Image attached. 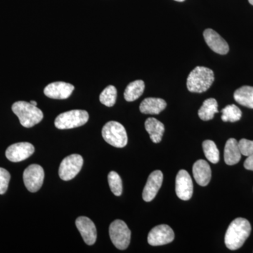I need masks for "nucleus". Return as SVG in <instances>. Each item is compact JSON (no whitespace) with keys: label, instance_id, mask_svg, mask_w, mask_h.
I'll return each instance as SVG.
<instances>
[{"label":"nucleus","instance_id":"nucleus-7","mask_svg":"<svg viewBox=\"0 0 253 253\" xmlns=\"http://www.w3.org/2000/svg\"><path fill=\"white\" fill-rule=\"evenodd\" d=\"M83 166V158L81 155H70L65 158L60 165V178L63 181L71 180L80 172Z\"/></svg>","mask_w":253,"mask_h":253},{"label":"nucleus","instance_id":"nucleus-20","mask_svg":"<svg viewBox=\"0 0 253 253\" xmlns=\"http://www.w3.org/2000/svg\"><path fill=\"white\" fill-rule=\"evenodd\" d=\"M234 97L239 104L253 109V86H241L235 91Z\"/></svg>","mask_w":253,"mask_h":253},{"label":"nucleus","instance_id":"nucleus-26","mask_svg":"<svg viewBox=\"0 0 253 253\" xmlns=\"http://www.w3.org/2000/svg\"><path fill=\"white\" fill-rule=\"evenodd\" d=\"M108 181L111 191L116 196H121L123 193V181L117 172L111 171L108 175Z\"/></svg>","mask_w":253,"mask_h":253},{"label":"nucleus","instance_id":"nucleus-30","mask_svg":"<svg viewBox=\"0 0 253 253\" xmlns=\"http://www.w3.org/2000/svg\"><path fill=\"white\" fill-rule=\"evenodd\" d=\"M30 103H31V104H33V106H37V105H38V104H37L36 101H31V102H30Z\"/></svg>","mask_w":253,"mask_h":253},{"label":"nucleus","instance_id":"nucleus-3","mask_svg":"<svg viewBox=\"0 0 253 253\" xmlns=\"http://www.w3.org/2000/svg\"><path fill=\"white\" fill-rule=\"evenodd\" d=\"M13 112L24 127L30 128L41 122L44 117L42 111L26 101H17L12 105Z\"/></svg>","mask_w":253,"mask_h":253},{"label":"nucleus","instance_id":"nucleus-23","mask_svg":"<svg viewBox=\"0 0 253 253\" xmlns=\"http://www.w3.org/2000/svg\"><path fill=\"white\" fill-rule=\"evenodd\" d=\"M221 120L224 122H237L242 117V112L236 105H228L221 110Z\"/></svg>","mask_w":253,"mask_h":253},{"label":"nucleus","instance_id":"nucleus-14","mask_svg":"<svg viewBox=\"0 0 253 253\" xmlns=\"http://www.w3.org/2000/svg\"><path fill=\"white\" fill-rule=\"evenodd\" d=\"M76 224L85 244L89 246L94 245L97 237L96 228L94 222L89 218L79 217L76 219Z\"/></svg>","mask_w":253,"mask_h":253},{"label":"nucleus","instance_id":"nucleus-21","mask_svg":"<svg viewBox=\"0 0 253 253\" xmlns=\"http://www.w3.org/2000/svg\"><path fill=\"white\" fill-rule=\"evenodd\" d=\"M145 83L143 81H135L129 83L124 92L125 99L131 102L139 99L144 93Z\"/></svg>","mask_w":253,"mask_h":253},{"label":"nucleus","instance_id":"nucleus-19","mask_svg":"<svg viewBox=\"0 0 253 253\" xmlns=\"http://www.w3.org/2000/svg\"><path fill=\"white\" fill-rule=\"evenodd\" d=\"M145 129L147 131L151 141L155 144L161 142L165 131V126L162 123L154 118H149L145 121Z\"/></svg>","mask_w":253,"mask_h":253},{"label":"nucleus","instance_id":"nucleus-10","mask_svg":"<svg viewBox=\"0 0 253 253\" xmlns=\"http://www.w3.org/2000/svg\"><path fill=\"white\" fill-rule=\"evenodd\" d=\"M175 191L176 196L183 201H189L192 197L194 186L187 171L181 169L178 172L175 181Z\"/></svg>","mask_w":253,"mask_h":253},{"label":"nucleus","instance_id":"nucleus-22","mask_svg":"<svg viewBox=\"0 0 253 253\" xmlns=\"http://www.w3.org/2000/svg\"><path fill=\"white\" fill-rule=\"evenodd\" d=\"M219 112L218 111V104L216 99L211 98L206 99L200 108L199 116L201 120L204 121H208L214 118V114Z\"/></svg>","mask_w":253,"mask_h":253},{"label":"nucleus","instance_id":"nucleus-8","mask_svg":"<svg viewBox=\"0 0 253 253\" xmlns=\"http://www.w3.org/2000/svg\"><path fill=\"white\" fill-rule=\"evenodd\" d=\"M44 179V169L39 165H31L23 172L25 186L32 193L37 192L41 189Z\"/></svg>","mask_w":253,"mask_h":253},{"label":"nucleus","instance_id":"nucleus-5","mask_svg":"<svg viewBox=\"0 0 253 253\" xmlns=\"http://www.w3.org/2000/svg\"><path fill=\"white\" fill-rule=\"evenodd\" d=\"M102 136L105 141L117 148H123L127 144V134L126 128L116 121L106 123L102 129Z\"/></svg>","mask_w":253,"mask_h":253},{"label":"nucleus","instance_id":"nucleus-24","mask_svg":"<svg viewBox=\"0 0 253 253\" xmlns=\"http://www.w3.org/2000/svg\"><path fill=\"white\" fill-rule=\"evenodd\" d=\"M205 156L210 162L216 164L219 161V151L214 141L206 140L203 143Z\"/></svg>","mask_w":253,"mask_h":253},{"label":"nucleus","instance_id":"nucleus-31","mask_svg":"<svg viewBox=\"0 0 253 253\" xmlns=\"http://www.w3.org/2000/svg\"><path fill=\"white\" fill-rule=\"evenodd\" d=\"M250 4L253 5V0H249Z\"/></svg>","mask_w":253,"mask_h":253},{"label":"nucleus","instance_id":"nucleus-9","mask_svg":"<svg viewBox=\"0 0 253 253\" xmlns=\"http://www.w3.org/2000/svg\"><path fill=\"white\" fill-rule=\"evenodd\" d=\"M174 239V233L170 226L161 224L155 226L148 236V243L152 246H163L172 242Z\"/></svg>","mask_w":253,"mask_h":253},{"label":"nucleus","instance_id":"nucleus-18","mask_svg":"<svg viewBox=\"0 0 253 253\" xmlns=\"http://www.w3.org/2000/svg\"><path fill=\"white\" fill-rule=\"evenodd\" d=\"M239 142L234 138L228 139L224 147V161L228 166H234L239 162L241 158Z\"/></svg>","mask_w":253,"mask_h":253},{"label":"nucleus","instance_id":"nucleus-2","mask_svg":"<svg viewBox=\"0 0 253 253\" xmlns=\"http://www.w3.org/2000/svg\"><path fill=\"white\" fill-rule=\"evenodd\" d=\"M214 81V75L212 70L204 66H197L190 73L186 86L191 92L203 93L211 87Z\"/></svg>","mask_w":253,"mask_h":253},{"label":"nucleus","instance_id":"nucleus-29","mask_svg":"<svg viewBox=\"0 0 253 253\" xmlns=\"http://www.w3.org/2000/svg\"><path fill=\"white\" fill-rule=\"evenodd\" d=\"M244 167L246 169L253 171V154L248 156L247 159L244 163Z\"/></svg>","mask_w":253,"mask_h":253},{"label":"nucleus","instance_id":"nucleus-15","mask_svg":"<svg viewBox=\"0 0 253 253\" xmlns=\"http://www.w3.org/2000/svg\"><path fill=\"white\" fill-rule=\"evenodd\" d=\"M204 37L205 41L207 43L208 46L217 54L224 55L227 54L229 51V46L225 40L222 38L214 30L208 28L204 31Z\"/></svg>","mask_w":253,"mask_h":253},{"label":"nucleus","instance_id":"nucleus-4","mask_svg":"<svg viewBox=\"0 0 253 253\" xmlns=\"http://www.w3.org/2000/svg\"><path fill=\"white\" fill-rule=\"evenodd\" d=\"M89 120V113L84 110H72L61 113L55 119L54 125L59 129H73L84 126Z\"/></svg>","mask_w":253,"mask_h":253},{"label":"nucleus","instance_id":"nucleus-27","mask_svg":"<svg viewBox=\"0 0 253 253\" xmlns=\"http://www.w3.org/2000/svg\"><path fill=\"white\" fill-rule=\"evenodd\" d=\"M11 175L4 168H0V194L2 195L7 191Z\"/></svg>","mask_w":253,"mask_h":253},{"label":"nucleus","instance_id":"nucleus-1","mask_svg":"<svg viewBox=\"0 0 253 253\" xmlns=\"http://www.w3.org/2000/svg\"><path fill=\"white\" fill-rule=\"evenodd\" d=\"M251 225L245 218H236L231 221L226 230L224 243L231 251H236L242 247L245 241L249 237Z\"/></svg>","mask_w":253,"mask_h":253},{"label":"nucleus","instance_id":"nucleus-13","mask_svg":"<svg viewBox=\"0 0 253 253\" xmlns=\"http://www.w3.org/2000/svg\"><path fill=\"white\" fill-rule=\"evenodd\" d=\"M163 174L161 170H156L150 174L143 191L142 198L146 202L153 201L162 186Z\"/></svg>","mask_w":253,"mask_h":253},{"label":"nucleus","instance_id":"nucleus-28","mask_svg":"<svg viewBox=\"0 0 253 253\" xmlns=\"http://www.w3.org/2000/svg\"><path fill=\"white\" fill-rule=\"evenodd\" d=\"M239 145L241 154L247 157L253 154V141L242 139L239 141Z\"/></svg>","mask_w":253,"mask_h":253},{"label":"nucleus","instance_id":"nucleus-17","mask_svg":"<svg viewBox=\"0 0 253 253\" xmlns=\"http://www.w3.org/2000/svg\"><path fill=\"white\" fill-rule=\"evenodd\" d=\"M167 106L165 100L160 98H146L143 100L139 106V110L144 114L158 115L162 112Z\"/></svg>","mask_w":253,"mask_h":253},{"label":"nucleus","instance_id":"nucleus-25","mask_svg":"<svg viewBox=\"0 0 253 253\" xmlns=\"http://www.w3.org/2000/svg\"><path fill=\"white\" fill-rule=\"evenodd\" d=\"M116 99H117V89L113 85H109L105 88L99 96L101 104L108 107H112L114 106L116 102Z\"/></svg>","mask_w":253,"mask_h":253},{"label":"nucleus","instance_id":"nucleus-16","mask_svg":"<svg viewBox=\"0 0 253 253\" xmlns=\"http://www.w3.org/2000/svg\"><path fill=\"white\" fill-rule=\"evenodd\" d=\"M193 174L195 180L201 186H206L211 181L212 171L207 161L199 160L193 166Z\"/></svg>","mask_w":253,"mask_h":253},{"label":"nucleus","instance_id":"nucleus-11","mask_svg":"<svg viewBox=\"0 0 253 253\" xmlns=\"http://www.w3.org/2000/svg\"><path fill=\"white\" fill-rule=\"evenodd\" d=\"M34 146L31 143H16L7 148L6 151V157L11 162H21L27 159L34 154Z\"/></svg>","mask_w":253,"mask_h":253},{"label":"nucleus","instance_id":"nucleus-6","mask_svg":"<svg viewBox=\"0 0 253 253\" xmlns=\"http://www.w3.org/2000/svg\"><path fill=\"white\" fill-rule=\"evenodd\" d=\"M109 235L113 245L118 249L126 250L129 246L131 239V231L125 221L117 219L111 223Z\"/></svg>","mask_w":253,"mask_h":253},{"label":"nucleus","instance_id":"nucleus-12","mask_svg":"<svg viewBox=\"0 0 253 253\" xmlns=\"http://www.w3.org/2000/svg\"><path fill=\"white\" fill-rule=\"evenodd\" d=\"M75 87L73 84L64 82H55L44 88V93L47 97L54 99H68L72 94Z\"/></svg>","mask_w":253,"mask_h":253},{"label":"nucleus","instance_id":"nucleus-32","mask_svg":"<svg viewBox=\"0 0 253 253\" xmlns=\"http://www.w3.org/2000/svg\"><path fill=\"white\" fill-rule=\"evenodd\" d=\"M174 1H180V2H182V1H185V0H174Z\"/></svg>","mask_w":253,"mask_h":253}]
</instances>
